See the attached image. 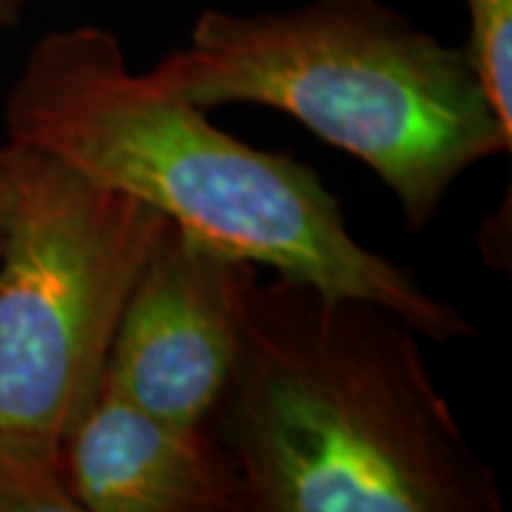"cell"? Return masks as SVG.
<instances>
[{"label": "cell", "mask_w": 512, "mask_h": 512, "mask_svg": "<svg viewBox=\"0 0 512 512\" xmlns=\"http://www.w3.org/2000/svg\"><path fill=\"white\" fill-rule=\"evenodd\" d=\"M419 339L379 302L256 276L205 424L237 461L251 512L504 510Z\"/></svg>", "instance_id": "cell-1"}, {"label": "cell", "mask_w": 512, "mask_h": 512, "mask_svg": "<svg viewBox=\"0 0 512 512\" xmlns=\"http://www.w3.org/2000/svg\"><path fill=\"white\" fill-rule=\"evenodd\" d=\"M6 143L46 151L256 268L379 302L427 342L476 336L413 271L350 234L313 165L214 126L208 111L134 72L106 26L37 37L6 97Z\"/></svg>", "instance_id": "cell-2"}, {"label": "cell", "mask_w": 512, "mask_h": 512, "mask_svg": "<svg viewBox=\"0 0 512 512\" xmlns=\"http://www.w3.org/2000/svg\"><path fill=\"white\" fill-rule=\"evenodd\" d=\"M146 74L208 114L262 106L293 117L367 165L407 231H424L470 168L512 148L464 46L382 0L205 9L183 46Z\"/></svg>", "instance_id": "cell-3"}, {"label": "cell", "mask_w": 512, "mask_h": 512, "mask_svg": "<svg viewBox=\"0 0 512 512\" xmlns=\"http://www.w3.org/2000/svg\"><path fill=\"white\" fill-rule=\"evenodd\" d=\"M0 512H74L60 444L94 399L157 208L37 148L0 146Z\"/></svg>", "instance_id": "cell-4"}, {"label": "cell", "mask_w": 512, "mask_h": 512, "mask_svg": "<svg viewBox=\"0 0 512 512\" xmlns=\"http://www.w3.org/2000/svg\"><path fill=\"white\" fill-rule=\"evenodd\" d=\"M259 268L168 222L114 330L109 379L143 410L202 427L239 353V319Z\"/></svg>", "instance_id": "cell-5"}, {"label": "cell", "mask_w": 512, "mask_h": 512, "mask_svg": "<svg viewBox=\"0 0 512 512\" xmlns=\"http://www.w3.org/2000/svg\"><path fill=\"white\" fill-rule=\"evenodd\" d=\"M74 512H251L237 461L202 424H174L100 379L60 444Z\"/></svg>", "instance_id": "cell-6"}, {"label": "cell", "mask_w": 512, "mask_h": 512, "mask_svg": "<svg viewBox=\"0 0 512 512\" xmlns=\"http://www.w3.org/2000/svg\"><path fill=\"white\" fill-rule=\"evenodd\" d=\"M470 57L498 123L512 134V0H464Z\"/></svg>", "instance_id": "cell-7"}, {"label": "cell", "mask_w": 512, "mask_h": 512, "mask_svg": "<svg viewBox=\"0 0 512 512\" xmlns=\"http://www.w3.org/2000/svg\"><path fill=\"white\" fill-rule=\"evenodd\" d=\"M29 0H0V29H15L26 15Z\"/></svg>", "instance_id": "cell-8"}, {"label": "cell", "mask_w": 512, "mask_h": 512, "mask_svg": "<svg viewBox=\"0 0 512 512\" xmlns=\"http://www.w3.org/2000/svg\"><path fill=\"white\" fill-rule=\"evenodd\" d=\"M6 200H9V185H6V171H3V157H0V242H3V220H6Z\"/></svg>", "instance_id": "cell-9"}]
</instances>
